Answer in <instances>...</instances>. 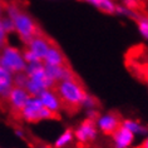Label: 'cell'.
<instances>
[{"mask_svg": "<svg viewBox=\"0 0 148 148\" xmlns=\"http://www.w3.org/2000/svg\"><path fill=\"white\" fill-rule=\"evenodd\" d=\"M5 15H8L14 21L15 33L24 44H27L33 36L39 34V28L30 14L21 10L15 4H9L5 6Z\"/></svg>", "mask_w": 148, "mask_h": 148, "instance_id": "6da1fadb", "label": "cell"}, {"mask_svg": "<svg viewBox=\"0 0 148 148\" xmlns=\"http://www.w3.org/2000/svg\"><path fill=\"white\" fill-rule=\"evenodd\" d=\"M25 74L28 75V80L25 84V89L32 97H38L43 90L50 89L55 87V83L47 75L43 62L29 63L25 68Z\"/></svg>", "mask_w": 148, "mask_h": 148, "instance_id": "7a4b0ae2", "label": "cell"}, {"mask_svg": "<svg viewBox=\"0 0 148 148\" xmlns=\"http://www.w3.org/2000/svg\"><path fill=\"white\" fill-rule=\"evenodd\" d=\"M54 89L59 95V98H60L63 106L69 107V108L79 107L84 95L87 93L84 87L82 86V83L78 79H75V77L57 83Z\"/></svg>", "mask_w": 148, "mask_h": 148, "instance_id": "3957f363", "label": "cell"}, {"mask_svg": "<svg viewBox=\"0 0 148 148\" xmlns=\"http://www.w3.org/2000/svg\"><path fill=\"white\" fill-rule=\"evenodd\" d=\"M0 65L13 74L25 72L27 62L24 59L23 50L14 45L6 44L4 48L0 49Z\"/></svg>", "mask_w": 148, "mask_h": 148, "instance_id": "277c9868", "label": "cell"}, {"mask_svg": "<svg viewBox=\"0 0 148 148\" xmlns=\"http://www.w3.org/2000/svg\"><path fill=\"white\" fill-rule=\"evenodd\" d=\"M54 114L50 113L45 107L42 104L38 97H30L27 104L19 112V117L25 123H40L44 121H49Z\"/></svg>", "mask_w": 148, "mask_h": 148, "instance_id": "5b68a950", "label": "cell"}, {"mask_svg": "<svg viewBox=\"0 0 148 148\" xmlns=\"http://www.w3.org/2000/svg\"><path fill=\"white\" fill-rule=\"evenodd\" d=\"M73 133H74V139L77 142H79L82 144H87V143L93 142L97 138L98 129H97V125H95L94 121L86 119L77 125Z\"/></svg>", "mask_w": 148, "mask_h": 148, "instance_id": "8992f818", "label": "cell"}, {"mask_svg": "<svg viewBox=\"0 0 148 148\" xmlns=\"http://www.w3.org/2000/svg\"><path fill=\"white\" fill-rule=\"evenodd\" d=\"M94 123L97 125L98 132H102L104 134H112L117 128L121 127V118L114 112H104L99 113L94 119Z\"/></svg>", "mask_w": 148, "mask_h": 148, "instance_id": "52a82bcc", "label": "cell"}, {"mask_svg": "<svg viewBox=\"0 0 148 148\" xmlns=\"http://www.w3.org/2000/svg\"><path fill=\"white\" fill-rule=\"evenodd\" d=\"M51 44L53 43H51L47 36H44L43 34L39 33V34L33 36V38L25 44V49H28V50H30L32 53H34L36 57H38L39 60L43 62V59L47 55Z\"/></svg>", "mask_w": 148, "mask_h": 148, "instance_id": "ba28073f", "label": "cell"}, {"mask_svg": "<svg viewBox=\"0 0 148 148\" xmlns=\"http://www.w3.org/2000/svg\"><path fill=\"white\" fill-rule=\"evenodd\" d=\"M38 98L40 99L42 104L45 107L50 113H53L54 116L58 114L63 108V103H62L60 98H59V95L57 94V92H55L54 88L43 90L42 93L38 95Z\"/></svg>", "mask_w": 148, "mask_h": 148, "instance_id": "9c48e42d", "label": "cell"}, {"mask_svg": "<svg viewBox=\"0 0 148 148\" xmlns=\"http://www.w3.org/2000/svg\"><path fill=\"white\" fill-rule=\"evenodd\" d=\"M32 95L28 93V90L25 89L23 87H13L12 90H10V93L8 95V98H6V101H8L10 108H12L14 112H18L19 113L21 109H23V107L27 104L28 99L30 98Z\"/></svg>", "mask_w": 148, "mask_h": 148, "instance_id": "30bf717a", "label": "cell"}, {"mask_svg": "<svg viewBox=\"0 0 148 148\" xmlns=\"http://www.w3.org/2000/svg\"><path fill=\"white\" fill-rule=\"evenodd\" d=\"M134 140L136 136L122 125L112 133V143L114 148H131Z\"/></svg>", "mask_w": 148, "mask_h": 148, "instance_id": "8fae6325", "label": "cell"}, {"mask_svg": "<svg viewBox=\"0 0 148 148\" xmlns=\"http://www.w3.org/2000/svg\"><path fill=\"white\" fill-rule=\"evenodd\" d=\"M44 69L45 73L53 82L57 84L62 80L74 78V73L72 72V69L68 65H47L44 64Z\"/></svg>", "mask_w": 148, "mask_h": 148, "instance_id": "7c38bea8", "label": "cell"}, {"mask_svg": "<svg viewBox=\"0 0 148 148\" xmlns=\"http://www.w3.org/2000/svg\"><path fill=\"white\" fill-rule=\"evenodd\" d=\"M43 63L47 65H65L66 60L65 55L59 49V47H57L55 44H51L47 55L43 59Z\"/></svg>", "mask_w": 148, "mask_h": 148, "instance_id": "4fadbf2b", "label": "cell"}, {"mask_svg": "<svg viewBox=\"0 0 148 148\" xmlns=\"http://www.w3.org/2000/svg\"><path fill=\"white\" fill-rule=\"evenodd\" d=\"M122 127H124L125 129H128L131 133H133L136 137H144L148 133V129L144 124H142L137 119H131V118H127V119H123L121 123Z\"/></svg>", "mask_w": 148, "mask_h": 148, "instance_id": "5bb4252c", "label": "cell"}, {"mask_svg": "<svg viewBox=\"0 0 148 148\" xmlns=\"http://www.w3.org/2000/svg\"><path fill=\"white\" fill-rule=\"evenodd\" d=\"M80 1L89 3L94 8L99 9L102 13L106 14H116V6L117 4L113 0H80Z\"/></svg>", "mask_w": 148, "mask_h": 148, "instance_id": "9a60e30c", "label": "cell"}, {"mask_svg": "<svg viewBox=\"0 0 148 148\" xmlns=\"http://www.w3.org/2000/svg\"><path fill=\"white\" fill-rule=\"evenodd\" d=\"M74 140V133L72 129H65L62 133H59V136L54 140V147L55 148H65L69 144H72Z\"/></svg>", "mask_w": 148, "mask_h": 148, "instance_id": "2e32d148", "label": "cell"}, {"mask_svg": "<svg viewBox=\"0 0 148 148\" xmlns=\"http://www.w3.org/2000/svg\"><path fill=\"white\" fill-rule=\"evenodd\" d=\"M80 107H83L84 110H88V109H97V107H98V101H97V98H95L94 95L86 93V95H84L82 103H80Z\"/></svg>", "mask_w": 148, "mask_h": 148, "instance_id": "e0dca14e", "label": "cell"}, {"mask_svg": "<svg viewBox=\"0 0 148 148\" xmlns=\"http://www.w3.org/2000/svg\"><path fill=\"white\" fill-rule=\"evenodd\" d=\"M0 24H1L3 29L5 30L6 34H12V33H15V28H14V21L10 19V18L8 15H3L1 18H0Z\"/></svg>", "mask_w": 148, "mask_h": 148, "instance_id": "ac0fdd59", "label": "cell"}, {"mask_svg": "<svg viewBox=\"0 0 148 148\" xmlns=\"http://www.w3.org/2000/svg\"><path fill=\"white\" fill-rule=\"evenodd\" d=\"M137 24H138V30L140 33V35H142L146 40H148V18L138 16Z\"/></svg>", "mask_w": 148, "mask_h": 148, "instance_id": "d6986e66", "label": "cell"}, {"mask_svg": "<svg viewBox=\"0 0 148 148\" xmlns=\"http://www.w3.org/2000/svg\"><path fill=\"white\" fill-rule=\"evenodd\" d=\"M27 80H28V75L25 74V72L18 73V74H14L13 84H14V87H23V88H25Z\"/></svg>", "mask_w": 148, "mask_h": 148, "instance_id": "ffe728a7", "label": "cell"}, {"mask_svg": "<svg viewBox=\"0 0 148 148\" xmlns=\"http://www.w3.org/2000/svg\"><path fill=\"white\" fill-rule=\"evenodd\" d=\"M14 87L13 83L10 82H1L0 80V99H6L8 95L12 90V88Z\"/></svg>", "mask_w": 148, "mask_h": 148, "instance_id": "44dd1931", "label": "cell"}, {"mask_svg": "<svg viewBox=\"0 0 148 148\" xmlns=\"http://www.w3.org/2000/svg\"><path fill=\"white\" fill-rule=\"evenodd\" d=\"M23 54H24V59H25V62H27V64H29V63L42 62V60H39L38 57H36L34 53H32V51L28 50V49H24V50H23Z\"/></svg>", "mask_w": 148, "mask_h": 148, "instance_id": "7402d4cb", "label": "cell"}, {"mask_svg": "<svg viewBox=\"0 0 148 148\" xmlns=\"http://www.w3.org/2000/svg\"><path fill=\"white\" fill-rule=\"evenodd\" d=\"M8 36L9 35L5 33V30L1 27V24H0V49L4 48L6 44H8Z\"/></svg>", "mask_w": 148, "mask_h": 148, "instance_id": "603a6c76", "label": "cell"}, {"mask_svg": "<svg viewBox=\"0 0 148 148\" xmlns=\"http://www.w3.org/2000/svg\"><path fill=\"white\" fill-rule=\"evenodd\" d=\"M98 114H99V113H98L97 109H88V110H86V117H87V119L94 121L95 118H97Z\"/></svg>", "mask_w": 148, "mask_h": 148, "instance_id": "cb8c5ba5", "label": "cell"}, {"mask_svg": "<svg viewBox=\"0 0 148 148\" xmlns=\"http://www.w3.org/2000/svg\"><path fill=\"white\" fill-rule=\"evenodd\" d=\"M124 5L129 9H133L137 5V1L136 0H124Z\"/></svg>", "mask_w": 148, "mask_h": 148, "instance_id": "d4e9b609", "label": "cell"}, {"mask_svg": "<svg viewBox=\"0 0 148 148\" xmlns=\"http://www.w3.org/2000/svg\"><path fill=\"white\" fill-rule=\"evenodd\" d=\"M142 148H148V133L144 136V139H143V143H142Z\"/></svg>", "mask_w": 148, "mask_h": 148, "instance_id": "484cf974", "label": "cell"}, {"mask_svg": "<svg viewBox=\"0 0 148 148\" xmlns=\"http://www.w3.org/2000/svg\"><path fill=\"white\" fill-rule=\"evenodd\" d=\"M4 13H5V5L3 4L1 1H0V18L4 15Z\"/></svg>", "mask_w": 148, "mask_h": 148, "instance_id": "4316f807", "label": "cell"}, {"mask_svg": "<svg viewBox=\"0 0 148 148\" xmlns=\"http://www.w3.org/2000/svg\"><path fill=\"white\" fill-rule=\"evenodd\" d=\"M15 136L19 137V138H23V137H24V132L21 131V129H15Z\"/></svg>", "mask_w": 148, "mask_h": 148, "instance_id": "83f0119b", "label": "cell"}, {"mask_svg": "<svg viewBox=\"0 0 148 148\" xmlns=\"http://www.w3.org/2000/svg\"><path fill=\"white\" fill-rule=\"evenodd\" d=\"M36 148H53V147H49V146H45V144H43V146H39Z\"/></svg>", "mask_w": 148, "mask_h": 148, "instance_id": "f1b7e54d", "label": "cell"}]
</instances>
